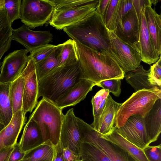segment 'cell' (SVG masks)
<instances>
[{"label":"cell","mask_w":161,"mask_h":161,"mask_svg":"<svg viewBox=\"0 0 161 161\" xmlns=\"http://www.w3.org/2000/svg\"><path fill=\"white\" fill-rule=\"evenodd\" d=\"M96 84L90 80L81 79L53 103L62 110L74 106L83 100Z\"/></svg>","instance_id":"17"},{"label":"cell","mask_w":161,"mask_h":161,"mask_svg":"<svg viewBox=\"0 0 161 161\" xmlns=\"http://www.w3.org/2000/svg\"><path fill=\"white\" fill-rule=\"evenodd\" d=\"M120 79H113L102 81L97 84L96 85L107 90L115 96L119 97L121 92Z\"/></svg>","instance_id":"37"},{"label":"cell","mask_w":161,"mask_h":161,"mask_svg":"<svg viewBox=\"0 0 161 161\" xmlns=\"http://www.w3.org/2000/svg\"><path fill=\"white\" fill-rule=\"evenodd\" d=\"M99 133L102 138L108 140L127 150L140 161H148L143 150L138 148L122 136L114 126L109 134L102 135Z\"/></svg>","instance_id":"23"},{"label":"cell","mask_w":161,"mask_h":161,"mask_svg":"<svg viewBox=\"0 0 161 161\" xmlns=\"http://www.w3.org/2000/svg\"><path fill=\"white\" fill-rule=\"evenodd\" d=\"M143 151L148 161H161V144L155 146L149 145Z\"/></svg>","instance_id":"39"},{"label":"cell","mask_w":161,"mask_h":161,"mask_svg":"<svg viewBox=\"0 0 161 161\" xmlns=\"http://www.w3.org/2000/svg\"><path fill=\"white\" fill-rule=\"evenodd\" d=\"M110 0H99L96 11L103 17Z\"/></svg>","instance_id":"43"},{"label":"cell","mask_w":161,"mask_h":161,"mask_svg":"<svg viewBox=\"0 0 161 161\" xmlns=\"http://www.w3.org/2000/svg\"><path fill=\"white\" fill-rule=\"evenodd\" d=\"M59 46L58 67L70 65L79 62L75 42L73 40L69 39L59 44Z\"/></svg>","instance_id":"30"},{"label":"cell","mask_w":161,"mask_h":161,"mask_svg":"<svg viewBox=\"0 0 161 161\" xmlns=\"http://www.w3.org/2000/svg\"><path fill=\"white\" fill-rule=\"evenodd\" d=\"M107 30L110 42V55L125 73L135 70L142 61L138 48L120 39L113 31Z\"/></svg>","instance_id":"7"},{"label":"cell","mask_w":161,"mask_h":161,"mask_svg":"<svg viewBox=\"0 0 161 161\" xmlns=\"http://www.w3.org/2000/svg\"><path fill=\"white\" fill-rule=\"evenodd\" d=\"M13 147H6L0 150V161H8L10 155L13 149Z\"/></svg>","instance_id":"44"},{"label":"cell","mask_w":161,"mask_h":161,"mask_svg":"<svg viewBox=\"0 0 161 161\" xmlns=\"http://www.w3.org/2000/svg\"><path fill=\"white\" fill-rule=\"evenodd\" d=\"M148 75V80L154 86L161 87V56L158 61L150 66Z\"/></svg>","instance_id":"36"},{"label":"cell","mask_w":161,"mask_h":161,"mask_svg":"<svg viewBox=\"0 0 161 161\" xmlns=\"http://www.w3.org/2000/svg\"><path fill=\"white\" fill-rule=\"evenodd\" d=\"M62 110L53 103L42 98L29 117L37 124L44 141L49 140L55 146L59 142L64 115Z\"/></svg>","instance_id":"4"},{"label":"cell","mask_w":161,"mask_h":161,"mask_svg":"<svg viewBox=\"0 0 161 161\" xmlns=\"http://www.w3.org/2000/svg\"><path fill=\"white\" fill-rule=\"evenodd\" d=\"M54 9L50 0H22L20 19L29 28L34 29L49 22Z\"/></svg>","instance_id":"8"},{"label":"cell","mask_w":161,"mask_h":161,"mask_svg":"<svg viewBox=\"0 0 161 161\" xmlns=\"http://www.w3.org/2000/svg\"><path fill=\"white\" fill-rule=\"evenodd\" d=\"M74 41L81 69V79L90 80L96 85L104 80L124 78L125 73L108 53L97 51Z\"/></svg>","instance_id":"1"},{"label":"cell","mask_w":161,"mask_h":161,"mask_svg":"<svg viewBox=\"0 0 161 161\" xmlns=\"http://www.w3.org/2000/svg\"><path fill=\"white\" fill-rule=\"evenodd\" d=\"M59 142L63 148H67L80 156L82 139L77 117L73 108L64 115L61 126Z\"/></svg>","instance_id":"10"},{"label":"cell","mask_w":161,"mask_h":161,"mask_svg":"<svg viewBox=\"0 0 161 161\" xmlns=\"http://www.w3.org/2000/svg\"><path fill=\"white\" fill-rule=\"evenodd\" d=\"M99 0L80 6L54 8L49 22L57 30H61L82 20L96 10Z\"/></svg>","instance_id":"9"},{"label":"cell","mask_w":161,"mask_h":161,"mask_svg":"<svg viewBox=\"0 0 161 161\" xmlns=\"http://www.w3.org/2000/svg\"><path fill=\"white\" fill-rule=\"evenodd\" d=\"M21 0H4V8L9 21L11 24L20 19Z\"/></svg>","instance_id":"34"},{"label":"cell","mask_w":161,"mask_h":161,"mask_svg":"<svg viewBox=\"0 0 161 161\" xmlns=\"http://www.w3.org/2000/svg\"><path fill=\"white\" fill-rule=\"evenodd\" d=\"M139 25V50L142 61L149 64L156 62L159 58L149 33L144 14V9L138 17Z\"/></svg>","instance_id":"16"},{"label":"cell","mask_w":161,"mask_h":161,"mask_svg":"<svg viewBox=\"0 0 161 161\" xmlns=\"http://www.w3.org/2000/svg\"><path fill=\"white\" fill-rule=\"evenodd\" d=\"M80 161H111L102 150L94 145L82 142L80 150Z\"/></svg>","instance_id":"31"},{"label":"cell","mask_w":161,"mask_h":161,"mask_svg":"<svg viewBox=\"0 0 161 161\" xmlns=\"http://www.w3.org/2000/svg\"><path fill=\"white\" fill-rule=\"evenodd\" d=\"M26 49L14 50L6 56L2 63L0 83L12 82L21 74L29 61Z\"/></svg>","instance_id":"11"},{"label":"cell","mask_w":161,"mask_h":161,"mask_svg":"<svg viewBox=\"0 0 161 161\" xmlns=\"http://www.w3.org/2000/svg\"><path fill=\"white\" fill-rule=\"evenodd\" d=\"M139 17L133 7L119 21L116 29L113 31L120 39L135 46L138 50L139 42Z\"/></svg>","instance_id":"15"},{"label":"cell","mask_w":161,"mask_h":161,"mask_svg":"<svg viewBox=\"0 0 161 161\" xmlns=\"http://www.w3.org/2000/svg\"><path fill=\"white\" fill-rule=\"evenodd\" d=\"M63 31L74 41L110 55L107 29L103 17L96 10L80 21L65 28Z\"/></svg>","instance_id":"2"},{"label":"cell","mask_w":161,"mask_h":161,"mask_svg":"<svg viewBox=\"0 0 161 161\" xmlns=\"http://www.w3.org/2000/svg\"><path fill=\"white\" fill-rule=\"evenodd\" d=\"M56 46L49 44L42 46L30 52L28 58L33 59L35 64L38 63L48 57L54 50Z\"/></svg>","instance_id":"35"},{"label":"cell","mask_w":161,"mask_h":161,"mask_svg":"<svg viewBox=\"0 0 161 161\" xmlns=\"http://www.w3.org/2000/svg\"><path fill=\"white\" fill-rule=\"evenodd\" d=\"M59 44L56 45L54 50L47 58L35 64L38 81L48 75L58 66Z\"/></svg>","instance_id":"29"},{"label":"cell","mask_w":161,"mask_h":161,"mask_svg":"<svg viewBox=\"0 0 161 161\" xmlns=\"http://www.w3.org/2000/svg\"><path fill=\"white\" fill-rule=\"evenodd\" d=\"M116 128L124 138L142 150H143L150 144L145 127L143 118L141 115L130 116L123 125Z\"/></svg>","instance_id":"12"},{"label":"cell","mask_w":161,"mask_h":161,"mask_svg":"<svg viewBox=\"0 0 161 161\" xmlns=\"http://www.w3.org/2000/svg\"><path fill=\"white\" fill-rule=\"evenodd\" d=\"M109 92L107 90L102 89L98 91L93 96L91 102L92 106V112L94 118L92 126L98 121L105 105L106 100Z\"/></svg>","instance_id":"32"},{"label":"cell","mask_w":161,"mask_h":161,"mask_svg":"<svg viewBox=\"0 0 161 161\" xmlns=\"http://www.w3.org/2000/svg\"><path fill=\"white\" fill-rule=\"evenodd\" d=\"M56 152V146L48 140L26 152L23 161H53Z\"/></svg>","instance_id":"24"},{"label":"cell","mask_w":161,"mask_h":161,"mask_svg":"<svg viewBox=\"0 0 161 161\" xmlns=\"http://www.w3.org/2000/svg\"><path fill=\"white\" fill-rule=\"evenodd\" d=\"M122 0H110L103 19L106 28L114 31L121 19Z\"/></svg>","instance_id":"27"},{"label":"cell","mask_w":161,"mask_h":161,"mask_svg":"<svg viewBox=\"0 0 161 161\" xmlns=\"http://www.w3.org/2000/svg\"><path fill=\"white\" fill-rule=\"evenodd\" d=\"M4 2V0H0V10L5 9Z\"/></svg>","instance_id":"47"},{"label":"cell","mask_w":161,"mask_h":161,"mask_svg":"<svg viewBox=\"0 0 161 161\" xmlns=\"http://www.w3.org/2000/svg\"><path fill=\"white\" fill-rule=\"evenodd\" d=\"M11 36L9 38L4 46L0 49V72L2 63L0 62L1 59L4 54L8 50L10 47L11 42L12 41Z\"/></svg>","instance_id":"46"},{"label":"cell","mask_w":161,"mask_h":161,"mask_svg":"<svg viewBox=\"0 0 161 161\" xmlns=\"http://www.w3.org/2000/svg\"><path fill=\"white\" fill-rule=\"evenodd\" d=\"M56 147V154L53 161H64L63 156V148L59 142Z\"/></svg>","instance_id":"45"},{"label":"cell","mask_w":161,"mask_h":161,"mask_svg":"<svg viewBox=\"0 0 161 161\" xmlns=\"http://www.w3.org/2000/svg\"><path fill=\"white\" fill-rule=\"evenodd\" d=\"M44 142L37 124L35 120L29 118L18 143L21 150L25 153L41 145Z\"/></svg>","instance_id":"20"},{"label":"cell","mask_w":161,"mask_h":161,"mask_svg":"<svg viewBox=\"0 0 161 161\" xmlns=\"http://www.w3.org/2000/svg\"><path fill=\"white\" fill-rule=\"evenodd\" d=\"M146 132L150 143L157 140L161 132V98L143 118Z\"/></svg>","instance_id":"21"},{"label":"cell","mask_w":161,"mask_h":161,"mask_svg":"<svg viewBox=\"0 0 161 161\" xmlns=\"http://www.w3.org/2000/svg\"><path fill=\"white\" fill-rule=\"evenodd\" d=\"M25 153L21 151L18 143H17L14 146L13 149L10 155L8 161H19L22 160Z\"/></svg>","instance_id":"40"},{"label":"cell","mask_w":161,"mask_h":161,"mask_svg":"<svg viewBox=\"0 0 161 161\" xmlns=\"http://www.w3.org/2000/svg\"><path fill=\"white\" fill-rule=\"evenodd\" d=\"M24 85V77L22 73L11 82L9 95L13 114L22 109Z\"/></svg>","instance_id":"28"},{"label":"cell","mask_w":161,"mask_h":161,"mask_svg":"<svg viewBox=\"0 0 161 161\" xmlns=\"http://www.w3.org/2000/svg\"><path fill=\"white\" fill-rule=\"evenodd\" d=\"M144 14L147 29L155 48L160 56L161 53V16L155 8L147 6L144 8Z\"/></svg>","instance_id":"22"},{"label":"cell","mask_w":161,"mask_h":161,"mask_svg":"<svg viewBox=\"0 0 161 161\" xmlns=\"http://www.w3.org/2000/svg\"><path fill=\"white\" fill-rule=\"evenodd\" d=\"M54 8L62 7L82 6L89 5L94 2L95 0H51Z\"/></svg>","instance_id":"38"},{"label":"cell","mask_w":161,"mask_h":161,"mask_svg":"<svg viewBox=\"0 0 161 161\" xmlns=\"http://www.w3.org/2000/svg\"><path fill=\"white\" fill-rule=\"evenodd\" d=\"M133 8V0H122L121 19Z\"/></svg>","instance_id":"42"},{"label":"cell","mask_w":161,"mask_h":161,"mask_svg":"<svg viewBox=\"0 0 161 161\" xmlns=\"http://www.w3.org/2000/svg\"><path fill=\"white\" fill-rule=\"evenodd\" d=\"M12 37L14 40L24 46L30 52L49 44L53 40L52 34L49 31H34L25 24L13 29Z\"/></svg>","instance_id":"14"},{"label":"cell","mask_w":161,"mask_h":161,"mask_svg":"<svg viewBox=\"0 0 161 161\" xmlns=\"http://www.w3.org/2000/svg\"><path fill=\"white\" fill-rule=\"evenodd\" d=\"M23 161V159H22V160H20V161Z\"/></svg>","instance_id":"49"},{"label":"cell","mask_w":161,"mask_h":161,"mask_svg":"<svg viewBox=\"0 0 161 161\" xmlns=\"http://www.w3.org/2000/svg\"><path fill=\"white\" fill-rule=\"evenodd\" d=\"M149 70H145L140 65L135 70L129 72L124 77L126 82L134 89L135 92L144 89H149L155 87L152 85L148 78Z\"/></svg>","instance_id":"25"},{"label":"cell","mask_w":161,"mask_h":161,"mask_svg":"<svg viewBox=\"0 0 161 161\" xmlns=\"http://www.w3.org/2000/svg\"><path fill=\"white\" fill-rule=\"evenodd\" d=\"M81 79L79 62L58 67L38 81V99L42 97L54 103Z\"/></svg>","instance_id":"3"},{"label":"cell","mask_w":161,"mask_h":161,"mask_svg":"<svg viewBox=\"0 0 161 161\" xmlns=\"http://www.w3.org/2000/svg\"><path fill=\"white\" fill-rule=\"evenodd\" d=\"M121 104L115 101L109 94L98 121L91 126L101 135L109 134L114 127L117 112Z\"/></svg>","instance_id":"19"},{"label":"cell","mask_w":161,"mask_h":161,"mask_svg":"<svg viewBox=\"0 0 161 161\" xmlns=\"http://www.w3.org/2000/svg\"><path fill=\"white\" fill-rule=\"evenodd\" d=\"M161 98V90L158 86L144 89L134 92L118 109L114 126L123 125L131 115H139L144 118L152 108L158 100Z\"/></svg>","instance_id":"5"},{"label":"cell","mask_w":161,"mask_h":161,"mask_svg":"<svg viewBox=\"0 0 161 161\" xmlns=\"http://www.w3.org/2000/svg\"><path fill=\"white\" fill-rule=\"evenodd\" d=\"M5 127L4 125L0 122V132Z\"/></svg>","instance_id":"48"},{"label":"cell","mask_w":161,"mask_h":161,"mask_svg":"<svg viewBox=\"0 0 161 161\" xmlns=\"http://www.w3.org/2000/svg\"><path fill=\"white\" fill-rule=\"evenodd\" d=\"M26 121L22 109L13 114L7 125L0 132V150L6 147L14 146Z\"/></svg>","instance_id":"18"},{"label":"cell","mask_w":161,"mask_h":161,"mask_svg":"<svg viewBox=\"0 0 161 161\" xmlns=\"http://www.w3.org/2000/svg\"><path fill=\"white\" fill-rule=\"evenodd\" d=\"M29 58L22 72L24 77L22 108L24 115L28 112L31 113L38 103V83L35 63L33 59Z\"/></svg>","instance_id":"13"},{"label":"cell","mask_w":161,"mask_h":161,"mask_svg":"<svg viewBox=\"0 0 161 161\" xmlns=\"http://www.w3.org/2000/svg\"><path fill=\"white\" fill-rule=\"evenodd\" d=\"M12 30L6 10H0V49L11 36Z\"/></svg>","instance_id":"33"},{"label":"cell","mask_w":161,"mask_h":161,"mask_svg":"<svg viewBox=\"0 0 161 161\" xmlns=\"http://www.w3.org/2000/svg\"><path fill=\"white\" fill-rule=\"evenodd\" d=\"M63 156L64 161H80V156L67 148H63Z\"/></svg>","instance_id":"41"},{"label":"cell","mask_w":161,"mask_h":161,"mask_svg":"<svg viewBox=\"0 0 161 161\" xmlns=\"http://www.w3.org/2000/svg\"><path fill=\"white\" fill-rule=\"evenodd\" d=\"M11 82L0 83V122L5 127L10 123L13 115L9 95Z\"/></svg>","instance_id":"26"},{"label":"cell","mask_w":161,"mask_h":161,"mask_svg":"<svg viewBox=\"0 0 161 161\" xmlns=\"http://www.w3.org/2000/svg\"><path fill=\"white\" fill-rule=\"evenodd\" d=\"M78 124L82 142L96 146L111 161H140L124 148L101 137L97 131L81 119L78 120Z\"/></svg>","instance_id":"6"}]
</instances>
